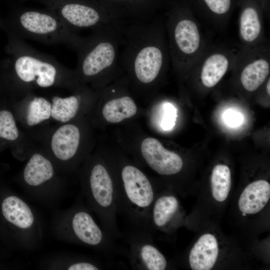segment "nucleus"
<instances>
[{
  "mask_svg": "<svg viewBox=\"0 0 270 270\" xmlns=\"http://www.w3.org/2000/svg\"><path fill=\"white\" fill-rule=\"evenodd\" d=\"M52 104L42 97H34L30 102L26 116L27 124L30 126L38 124L51 116Z\"/></svg>",
  "mask_w": 270,
  "mask_h": 270,
  "instance_id": "5701e85b",
  "label": "nucleus"
},
{
  "mask_svg": "<svg viewBox=\"0 0 270 270\" xmlns=\"http://www.w3.org/2000/svg\"><path fill=\"white\" fill-rule=\"evenodd\" d=\"M8 48L12 71L23 83L46 88L54 85L60 76L71 75V71L54 58L34 50L16 34L11 37Z\"/></svg>",
  "mask_w": 270,
  "mask_h": 270,
  "instance_id": "39448f33",
  "label": "nucleus"
},
{
  "mask_svg": "<svg viewBox=\"0 0 270 270\" xmlns=\"http://www.w3.org/2000/svg\"><path fill=\"white\" fill-rule=\"evenodd\" d=\"M18 136V130L12 112L6 110H0V138L13 141Z\"/></svg>",
  "mask_w": 270,
  "mask_h": 270,
  "instance_id": "b1692460",
  "label": "nucleus"
},
{
  "mask_svg": "<svg viewBox=\"0 0 270 270\" xmlns=\"http://www.w3.org/2000/svg\"><path fill=\"white\" fill-rule=\"evenodd\" d=\"M229 66L228 58L222 53H215L208 57L202 65L200 79L207 88L215 86L226 73Z\"/></svg>",
  "mask_w": 270,
  "mask_h": 270,
  "instance_id": "dca6fc26",
  "label": "nucleus"
},
{
  "mask_svg": "<svg viewBox=\"0 0 270 270\" xmlns=\"http://www.w3.org/2000/svg\"><path fill=\"white\" fill-rule=\"evenodd\" d=\"M114 0V1H125V0Z\"/></svg>",
  "mask_w": 270,
  "mask_h": 270,
  "instance_id": "c756f323",
  "label": "nucleus"
},
{
  "mask_svg": "<svg viewBox=\"0 0 270 270\" xmlns=\"http://www.w3.org/2000/svg\"><path fill=\"white\" fill-rule=\"evenodd\" d=\"M2 210L5 218L19 228H30L34 223V218L30 208L16 196L5 198L2 203Z\"/></svg>",
  "mask_w": 270,
  "mask_h": 270,
  "instance_id": "2eb2a0df",
  "label": "nucleus"
},
{
  "mask_svg": "<svg viewBox=\"0 0 270 270\" xmlns=\"http://www.w3.org/2000/svg\"><path fill=\"white\" fill-rule=\"evenodd\" d=\"M79 96L66 98L54 96L52 98L51 116L54 120L62 122H68L76 115L78 107Z\"/></svg>",
  "mask_w": 270,
  "mask_h": 270,
  "instance_id": "4be33fe9",
  "label": "nucleus"
},
{
  "mask_svg": "<svg viewBox=\"0 0 270 270\" xmlns=\"http://www.w3.org/2000/svg\"><path fill=\"white\" fill-rule=\"evenodd\" d=\"M262 25L256 9L248 7L242 12L240 19V33L241 38L246 42L255 41L260 36Z\"/></svg>",
  "mask_w": 270,
  "mask_h": 270,
  "instance_id": "412c9836",
  "label": "nucleus"
},
{
  "mask_svg": "<svg viewBox=\"0 0 270 270\" xmlns=\"http://www.w3.org/2000/svg\"><path fill=\"white\" fill-rule=\"evenodd\" d=\"M226 120L229 123L230 126H236V122L240 124V116L239 114H236L234 112H227V116H226Z\"/></svg>",
  "mask_w": 270,
  "mask_h": 270,
  "instance_id": "cd10ccee",
  "label": "nucleus"
},
{
  "mask_svg": "<svg viewBox=\"0 0 270 270\" xmlns=\"http://www.w3.org/2000/svg\"><path fill=\"white\" fill-rule=\"evenodd\" d=\"M126 23L110 24L92 30L76 52L77 72L86 80L108 76L120 64L122 29Z\"/></svg>",
  "mask_w": 270,
  "mask_h": 270,
  "instance_id": "7ed1b4c3",
  "label": "nucleus"
},
{
  "mask_svg": "<svg viewBox=\"0 0 270 270\" xmlns=\"http://www.w3.org/2000/svg\"><path fill=\"white\" fill-rule=\"evenodd\" d=\"M98 264L87 261H82L70 265L68 270H98L102 269Z\"/></svg>",
  "mask_w": 270,
  "mask_h": 270,
  "instance_id": "bb28decb",
  "label": "nucleus"
},
{
  "mask_svg": "<svg viewBox=\"0 0 270 270\" xmlns=\"http://www.w3.org/2000/svg\"><path fill=\"white\" fill-rule=\"evenodd\" d=\"M170 56L176 66L179 67L186 58L199 49L200 36L196 24L190 19L172 17L168 22Z\"/></svg>",
  "mask_w": 270,
  "mask_h": 270,
  "instance_id": "6e6552de",
  "label": "nucleus"
},
{
  "mask_svg": "<svg viewBox=\"0 0 270 270\" xmlns=\"http://www.w3.org/2000/svg\"><path fill=\"white\" fill-rule=\"evenodd\" d=\"M118 176L114 179L118 214L122 216L132 229L149 232L150 212L160 191L143 172L134 165L122 166Z\"/></svg>",
  "mask_w": 270,
  "mask_h": 270,
  "instance_id": "f03ea898",
  "label": "nucleus"
},
{
  "mask_svg": "<svg viewBox=\"0 0 270 270\" xmlns=\"http://www.w3.org/2000/svg\"><path fill=\"white\" fill-rule=\"evenodd\" d=\"M141 153L146 164L160 175H176L183 168L182 158L176 152L166 149L154 138H148L142 141Z\"/></svg>",
  "mask_w": 270,
  "mask_h": 270,
  "instance_id": "9b49d317",
  "label": "nucleus"
},
{
  "mask_svg": "<svg viewBox=\"0 0 270 270\" xmlns=\"http://www.w3.org/2000/svg\"><path fill=\"white\" fill-rule=\"evenodd\" d=\"M270 198V184L264 180H258L248 184L238 200L239 210L244 216H252L261 212Z\"/></svg>",
  "mask_w": 270,
  "mask_h": 270,
  "instance_id": "ddd939ff",
  "label": "nucleus"
},
{
  "mask_svg": "<svg viewBox=\"0 0 270 270\" xmlns=\"http://www.w3.org/2000/svg\"><path fill=\"white\" fill-rule=\"evenodd\" d=\"M122 46L120 64L144 85L154 82L168 63V49L158 22L126 23Z\"/></svg>",
  "mask_w": 270,
  "mask_h": 270,
  "instance_id": "f257e3e1",
  "label": "nucleus"
},
{
  "mask_svg": "<svg viewBox=\"0 0 270 270\" xmlns=\"http://www.w3.org/2000/svg\"><path fill=\"white\" fill-rule=\"evenodd\" d=\"M53 174L54 168L50 161L42 155L36 154L26 164L24 178L28 184L36 186L50 180Z\"/></svg>",
  "mask_w": 270,
  "mask_h": 270,
  "instance_id": "f3484780",
  "label": "nucleus"
},
{
  "mask_svg": "<svg viewBox=\"0 0 270 270\" xmlns=\"http://www.w3.org/2000/svg\"><path fill=\"white\" fill-rule=\"evenodd\" d=\"M270 80L269 79L266 84V91L269 96L270 94Z\"/></svg>",
  "mask_w": 270,
  "mask_h": 270,
  "instance_id": "c85d7f7f",
  "label": "nucleus"
},
{
  "mask_svg": "<svg viewBox=\"0 0 270 270\" xmlns=\"http://www.w3.org/2000/svg\"><path fill=\"white\" fill-rule=\"evenodd\" d=\"M209 8L214 13H226L230 6V0H204Z\"/></svg>",
  "mask_w": 270,
  "mask_h": 270,
  "instance_id": "a878e982",
  "label": "nucleus"
},
{
  "mask_svg": "<svg viewBox=\"0 0 270 270\" xmlns=\"http://www.w3.org/2000/svg\"><path fill=\"white\" fill-rule=\"evenodd\" d=\"M137 108L134 100L128 96H122L108 100L104 106L102 114L110 123H118L136 114Z\"/></svg>",
  "mask_w": 270,
  "mask_h": 270,
  "instance_id": "a211bd4d",
  "label": "nucleus"
},
{
  "mask_svg": "<svg viewBox=\"0 0 270 270\" xmlns=\"http://www.w3.org/2000/svg\"><path fill=\"white\" fill-rule=\"evenodd\" d=\"M17 36L46 44H66L76 52L84 44L86 38L78 36L54 12L48 8L23 10L11 22Z\"/></svg>",
  "mask_w": 270,
  "mask_h": 270,
  "instance_id": "20e7f679",
  "label": "nucleus"
},
{
  "mask_svg": "<svg viewBox=\"0 0 270 270\" xmlns=\"http://www.w3.org/2000/svg\"><path fill=\"white\" fill-rule=\"evenodd\" d=\"M232 184L229 167L224 164L215 166L210 178V194L214 200L218 203L225 202L229 196Z\"/></svg>",
  "mask_w": 270,
  "mask_h": 270,
  "instance_id": "aec40b11",
  "label": "nucleus"
},
{
  "mask_svg": "<svg viewBox=\"0 0 270 270\" xmlns=\"http://www.w3.org/2000/svg\"><path fill=\"white\" fill-rule=\"evenodd\" d=\"M152 237L148 232L134 229L126 235L128 258L133 269L164 270L168 268V260L153 244Z\"/></svg>",
  "mask_w": 270,
  "mask_h": 270,
  "instance_id": "1a4fd4ad",
  "label": "nucleus"
},
{
  "mask_svg": "<svg viewBox=\"0 0 270 270\" xmlns=\"http://www.w3.org/2000/svg\"><path fill=\"white\" fill-rule=\"evenodd\" d=\"M270 72L269 62L260 58L249 62L243 69L240 82L245 90L253 92L264 82Z\"/></svg>",
  "mask_w": 270,
  "mask_h": 270,
  "instance_id": "6ab92c4d",
  "label": "nucleus"
},
{
  "mask_svg": "<svg viewBox=\"0 0 270 270\" xmlns=\"http://www.w3.org/2000/svg\"><path fill=\"white\" fill-rule=\"evenodd\" d=\"M80 140L78 127L71 124H64L54 133L51 142L52 150L58 159L67 160L76 154Z\"/></svg>",
  "mask_w": 270,
  "mask_h": 270,
  "instance_id": "4468645a",
  "label": "nucleus"
},
{
  "mask_svg": "<svg viewBox=\"0 0 270 270\" xmlns=\"http://www.w3.org/2000/svg\"><path fill=\"white\" fill-rule=\"evenodd\" d=\"M34 0L45 4L74 30L86 28L93 30L107 25L124 23L84 0Z\"/></svg>",
  "mask_w": 270,
  "mask_h": 270,
  "instance_id": "0eeeda50",
  "label": "nucleus"
},
{
  "mask_svg": "<svg viewBox=\"0 0 270 270\" xmlns=\"http://www.w3.org/2000/svg\"><path fill=\"white\" fill-rule=\"evenodd\" d=\"M220 242L211 232L202 234L190 248L188 255L190 267L193 270H210L216 265L221 254Z\"/></svg>",
  "mask_w": 270,
  "mask_h": 270,
  "instance_id": "f8f14e48",
  "label": "nucleus"
},
{
  "mask_svg": "<svg viewBox=\"0 0 270 270\" xmlns=\"http://www.w3.org/2000/svg\"><path fill=\"white\" fill-rule=\"evenodd\" d=\"M86 192L103 228L114 240L122 238L123 236L117 222L114 180L107 167L102 163H97L92 168Z\"/></svg>",
  "mask_w": 270,
  "mask_h": 270,
  "instance_id": "423d86ee",
  "label": "nucleus"
},
{
  "mask_svg": "<svg viewBox=\"0 0 270 270\" xmlns=\"http://www.w3.org/2000/svg\"><path fill=\"white\" fill-rule=\"evenodd\" d=\"M181 222L179 200L172 191H160L151 208L148 228L152 236L155 231L170 233Z\"/></svg>",
  "mask_w": 270,
  "mask_h": 270,
  "instance_id": "9d476101",
  "label": "nucleus"
},
{
  "mask_svg": "<svg viewBox=\"0 0 270 270\" xmlns=\"http://www.w3.org/2000/svg\"><path fill=\"white\" fill-rule=\"evenodd\" d=\"M163 106L164 113L160 126L162 130H168L172 129L175 124L176 110L169 102H166Z\"/></svg>",
  "mask_w": 270,
  "mask_h": 270,
  "instance_id": "393cba45",
  "label": "nucleus"
}]
</instances>
